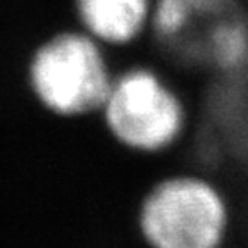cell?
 Instances as JSON below:
<instances>
[{"label": "cell", "instance_id": "obj_1", "mask_svg": "<svg viewBox=\"0 0 248 248\" xmlns=\"http://www.w3.org/2000/svg\"><path fill=\"white\" fill-rule=\"evenodd\" d=\"M138 229L148 248H228L234 207L219 179L174 169L143 197Z\"/></svg>", "mask_w": 248, "mask_h": 248}, {"label": "cell", "instance_id": "obj_2", "mask_svg": "<svg viewBox=\"0 0 248 248\" xmlns=\"http://www.w3.org/2000/svg\"><path fill=\"white\" fill-rule=\"evenodd\" d=\"M114 74L104 45L83 30L61 31L33 52L28 85L43 110L61 119L100 114Z\"/></svg>", "mask_w": 248, "mask_h": 248}, {"label": "cell", "instance_id": "obj_3", "mask_svg": "<svg viewBox=\"0 0 248 248\" xmlns=\"http://www.w3.org/2000/svg\"><path fill=\"white\" fill-rule=\"evenodd\" d=\"M183 95L148 67H131L114 76L100 121L123 150L157 155L176 148L190 128Z\"/></svg>", "mask_w": 248, "mask_h": 248}, {"label": "cell", "instance_id": "obj_4", "mask_svg": "<svg viewBox=\"0 0 248 248\" xmlns=\"http://www.w3.org/2000/svg\"><path fill=\"white\" fill-rule=\"evenodd\" d=\"M152 7L154 0H76V16L104 46H124L150 26Z\"/></svg>", "mask_w": 248, "mask_h": 248}, {"label": "cell", "instance_id": "obj_5", "mask_svg": "<svg viewBox=\"0 0 248 248\" xmlns=\"http://www.w3.org/2000/svg\"><path fill=\"white\" fill-rule=\"evenodd\" d=\"M205 52L217 71L236 76L248 71V11L217 12L205 33Z\"/></svg>", "mask_w": 248, "mask_h": 248}, {"label": "cell", "instance_id": "obj_6", "mask_svg": "<svg viewBox=\"0 0 248 248\" xmlns=\"http://www.w3.org/2000/svg\"><path fill=\"white\" fill-rule=\"evenodd\" d=\"M238 4H241L245 7V11H248V0H236Z\"/></svg>", "mask_w": 248, "mask_h": 248}]
</instances>
